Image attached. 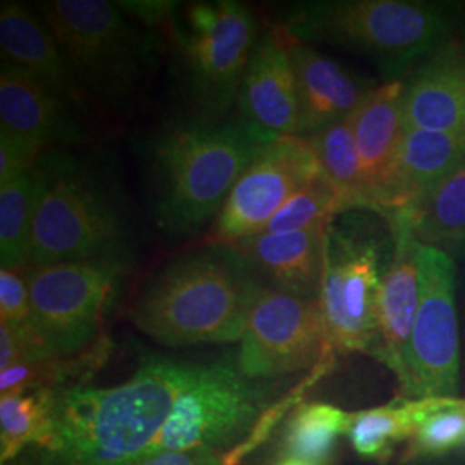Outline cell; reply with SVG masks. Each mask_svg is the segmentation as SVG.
<instances>
[{"instance_id":"22","label":"cell","mask_w":465,"mask_h":465,"mask_svg":"<svg viewBox=\"0 0 465 465\" xmlns=\"http://www.w3.org/2000/svg\"><path fill=\"white\" fill-rule=\"evenodd\" d=\"M464 163L465 132L405 128L386 195L384 216L412 211L436 184Z\"/></svg>"},{"instance_id":"34","label":"cell","mask_w":465,"mask_h":465,"mask_svg":"<svg viewBox=\"0 0 465 465\" xmlns=\"http://www.w3.org/2000/svg\"><path fill=\"white\" fill-rule=\"evenodd\" d=\"M26 362L28 355L21 336L9 324L0 322V371Z\"/></svg>"},{"instance_id":"21","label":"cell","mask_w":465,"mask_h":465,"mask_svg":"<svg viewBox=\"0 0 465 465\" xmlns=\"http://www.w3.org/2000/svg\"><path fill=\"white\" fill-rule=\"evenodd\" d=\"M403 82H388L367 95L351 116L371 209L384 214L391 174L405 134L401 113Z\"/></svg>"},{"instance_id":"23","label":"cell","mask_w":465,"mask_h":465,"mask_svg":"<svg viewBox=\"0 0 465 465\" xmlns=\"http://www.w3.org/2000/svg\"><path fill=\"white\" fill-rule=\"evenodd\" d=\"M412 224L420 245L465 257V163L409 213H399Z\"/></svg>"},{"instance_id":"5","label":"cell","mask_w":465,"mask_h":465,"mask_svg":"<svg viewBox=\"0 0 465 465\" xmlns=\"http://www.w3.org/2000/svg\"><path fill=\"white\" fill-rule=\"evenodd\" d=\"M280 26L305 44H331L372 59L390 82L450 44L453 21L438 5L400 0L297 4Z\"/></svg>"},{"instance_id":"25","label":"cell","mask_w":465,"mask_h":465,"mask_svg":"<svg viewBox=\"0 0 465 465\" xmlns=\"http://www.w3.org/2000/svg\"><path fill=\"white\" fill-rule=\"evenodd\" d=\"M350 412L330 403L299 405L284 424L280 457L311 465H328L341 434L349 431Z\"/></svg>"},{"instance_id":"31","label":"cell","mask_w":465,"mask_h":465,"mask_svg":"<svg viewBox=\"0 0 465 465\" xmlns=\"http://www.w3.org/2000/svg\"><path fill=\"white\" fill-rule=\"evenodd\" d=\"M0 322L16 330L32 328L30 288L21 269H0Z\"/></svg>"},{"instance_id":"9","label":"cell","mask_w":465,"mask_h":465,"mask_svg":"<svg viewBox=\"0 0 465 465\" xmlns=\"http://www.w3.org/2000/svg\"><path fill=\"white\" fill-rule=\"evenodd\" d=\"M126 262L82 261L25 269L32 330L50 359L80 355L99 334Z\"/></svg>"},{"instance_id":"19","label":"cell","mask_w":465,"mask_h":465,"mask_svg":"<svg viewBox=\"0 0 465 465\" xmlns=\"http://www.w3.org/2000/svg\"><path fill=\"white\" fill-rule=\"evenodd\" d=\"M0 54L2 64L19 67L74 109H84L82 88L67 66L49 25L44 17L19 2L0 5Z\"/></svg>"},{"instance_id":"29","label":"cell","mask_w":465,"mask_h":465,"mask_svg":"<svg viewBox=\"0 0 465 465\" xmlns=\"http://www.w3.org/2000/svg\"><path fill=\"white\" fill-rule=\"evenodd\" d=\"M349 211L351 209L347 200L321 171L314 180L286 200L269 221L264 232H303L319 226H331L334 217Z\"/></svg>"},{"instance_id":"2","label":"cell","mask_w":465,"mask_h":465,"mask_svg":"<svg viewBox=\"0 0 465 465\" xmlns=\"http://www.w3.org/2000/svg\"><path fill=\"white\" fill-rule=\"evenodd\" d=\"M269 143L242 117L161 126L145 153L155 226L169 236H192L214 224L242 173Z\"/></svg>"},{"instance_id":"14","label":"cell","mask_w":465,"mask_h":465,"mask_svg":"<svg viewBox=\"0 0 465 465\" xmlns=\"http://www.w3.org/2000/svg\"><path fill=\"white\" fill-rule=\"evenodd\" d=\"M393 232V253L382 271L380 290V334L374 355L390 367L403 395L409 390V347L419 309V240L403 214L388 217Z\"/></svg>"},{"instance_id":"8","label":"cell","mask_w":465,"mask_h":465,"mask_svg":"<svg viewBox=\"0 0 465 465\" xmlns=\"http://www.w3.org/2000/svg\"><path fill=\"white\" fill-rule=\"evenodd\" d=\"M272 386L250 380L236 355L200 362L180 393L149 455L159 451H209L230 457L242 449L271 409ZM147 455V457H149Z\"/></svg>"},{"instance_id":"13","label":"cell","mask_w":465,"mask_h":465,"mask_svg":"<svg viewBox=\"0 0 465 465\" xmlns=\"http://www.w3.org/2000/svg\"><path fill=\"white\" fill-rule=\"evenodd\" d=\"M321 173L307 138L282 136L250 163L213 224L214 243L230 245L264 232L269 221L302 186Z\"/></svg>"},{"instance_id":"16","label":"cell","mask_w":465,"mask_h":465,"mask_svg":"<svg viewBox=\"0 0 465 465\" xmlns=\"http://www.w3.org/2000/svg\"><path fill=\"white\" fill-rule=\"evenodd\" d=\"M278 28L297 80L300 138H309L353 116L374 86L319 54L311 44Z\"/></svg>"},{"instance_id":"18","label":"cell","mask_w":465,"mask_h":465,"mask_svg":"<svg viewBox=\"0 0 465 465\" xmlns=\"http://www.w3.org/2000/svg\"><path fill=\"white\" fill-rule=\"evenodd\" d=\"M330 228L259 232L230 245L262 286L317 300Z\"/></svg>"},{"instance_id":"11","label":"cell","mask_w":465,"mask_h":465,"mask_svg":"<svg viewBox=\"0 0 465 465\" xmlns=\"http://www.w3.org/2000/svg\"><path fill=\"white\" fill-rule=\"evenodd\" d=\"M330 353L317 300L259 288L236 353L247 378L269 381L297 374L319 366Z\"/></svg>"},{"instance_id":"7","label":"cell","mask_w":465,"mask_h":465,"mask_svg":"<svg viewBox=\"0 0 465 465\" xmlns=\"http://www.w3.org/2000/svg\"><path fill=\"white\" fill-rule=\"evenodd\" d=\"M167 25L178 50L192 117L224 121L236 105L252 50L261 36L252 9L234 0L195 2L169 17Z\"/></svg>"},{"instance_id":"24","label":"cell","mask_w":465,"mask_h":465,"mask_svg":"<svg viewBox=\"0 0 465 465\" xmlns=\"http://www.w3.org/2000/svg\"><path fill=\"white\" fill-rule=\"evenodd\" d=\"M45 184L42 155L32 171L0 184V269L30 266L35 211Z\"/></svg>"},{"instance_id":"32","label":"cell","mask_w":465,"mask_h":465,"mask_svg":"<svg viewBox=\"0 0 465 465\" xmlns=\"http://www.w3.org/2000/svg\"><path fill=\"white\" fill-rule=\"evenodd\" d=\"M44 152L7 132H0V184L11 183L34 169Z\"/></svg>"},{"instance_id":"6","label":"cell","mask_w":465,"mask_h":465,"mask_svg":"<svg viewBox=\"0 0 465 465\" xmlns=\"http://www.w3.org/2000/svg\"><path fill=\"white\" fill-rule=\"evenodd\" d=\"M86 102L117 111L145 82L155 40L119 2L50 0L36 5Z\"/></svg>"},{"instance_id":"35","label":"cell","mask_w":465,"mask_h":465,"mask_svg":"<svg viewBox=\"0 0 465 465\" xmlns=\"http://www.w3.org/2000/svg\"><path fill=\"white\" fill-rule=\"evenodd\" d=\"M280 465H311L305 464V462H299V460H282Z\"/></svg>"},{"instance_id":"27","label":"cell","mask_w":465,"mask_h":465,"mask_svg":"<svg viewBox=\"0 0 465 465\" xmlns=\"http://www.w3.org/2000/svg\"><path fill=\"white\" fill-rule=\"evenodd\" d=\"M61 390L36 388L0 397V457L15 459L28 445L45 447Z\"/></svg>"},{"instance_id":"17","label":"cell","mask_w":465,"mask_h":465,"mask_svg":"<svg viewBox=\"0 0 465 465\" xmlns=\"http://www.w3.org/2000/svg\"><path fill=\"white\" fill-rule=\"evenodd\" d=\"M0 132L15 134L42 152L84 140L76 109L19 67H0Z\"/></svg>"},{"instance_id":"20","label":"cell","mask_w":465,"mask_h":465,"mask_svg":"<svg viewBox=\"0 0 465 465\" xmlns=\"http://www.w3.org/2000/svg\"><path fill=\"white\" fill-rule=\"evenodd\" d=\"M409 130L465 132V54L450 42L417 67L401 95Z\"/></svg>"},{"instance_id":"3","label":"cell","mask_w":465,"mask_h":465,"mask_svg":"<svg viewBox=\"0 0 465 465\" xmlns=\"http://www.w3.org/2000/svg\"><path fill=\"white\" fill-rule=\"evenodd\" d=\"M261 286L232 245L213 243L161 267L134 302L132 319L167 347L240 341Z\"/></svg>"},{"instance_id":"30","label":"cell","mask_w":465,"mask_h":465,"mask_svg":"<svg viewBox=\"0 0 465 465\" xmlns=\"http://www.w3.org/2000/svg\"><path fill=\"white\" fill-rule=\"evenodd\" d=\"M465 440V400L431 399V409L411 438L407 457H438Z\"/></svg>"},{"instance_id":"15","label":"cell","mask_w":465,"mask_h":465,"mask_svg":"<svg viewBox=\"0 0 465 465\" xmlns=\"http://www.w3.org/2000/svg\"><path fill=\"white\" fill-rule=\"evenodd\" d=\"M236 107L267 142L299 136L297 80L278 26L261 34L252 50Z\"/></svg>"},{"instance_id":"1","label":"cell","mask_w":465,"mask_h":465,"mask_svg":"<svg viewBox=\"0 0 465 465\" xmlns=\"http://www.w3.org/2000/svg\"><path fill=\"white\" fill-rule=\"evenodd\" d=\"M200 362L149 359L128 381L57 395L44 450L57 465H134L149 455Z\"/></svg>"},{"instance_id":"10","label":"cell","mask_w":465,"mask_h":465,"mask_svg":"<svg viewBox=\"0 0 465 465\" xmlns=\"http://www.w3.org/2000/svg\"><path fill=\"white\" fill-rule=\"evenodd\" d=\"M381 276L378 245L331 224L317 297L331 351H376Z\"/></svg>"},{"instance_id":"28","label":"cell","mask_w":465,"mask_h":465,"mask_svg":"<svg viewBox=\"0 0 465 465\" xmlns=\"http://www.w3.org/2000/svg\"><path fill=\"white\" fill-rule=\"evenodd\" d=\"M307 140L316 152L322 174L347 200L350 209H371L351 117L309 136Z\"/></svg>"},{"instance_id":"33","label":"cell","mask_w":465,"mask_h":465,"mask_svg":"<svg viewBox=\"0 0 465 465\" xmlns=\"http://www.w3.org/2000/svg\"><path fill=\"white\" fill-rule=\"evenodd\" d=\"M134 465H226L224 457L209 451H159Z\"/></svg>"},{"instance_id":"12","label":"cell","mask_w":465,"mask_h":465,"mask_svg":"<svg viewBox=\"0 0 465 465\" xmlns=\"http://www.w3.org/2000/svg\"><path fill=\"white\" fill-rule=\"evenodd\" d=\"M419 282V309L409 347V390L405 397L455 399L460 359L453 259L441 250L420 245Z\"/></svg>"},{"instance_id":"26","label":"cell","mask_w":465,"mask_h":465,"mask_svg":"<svg viewBox=\"0 0 465 465\" xmlns=\"http://www.w3.org/2000/svg\"><path fill=\"white\" fill-rule=\"evenodd\" d=\"M430 409L431 400H411L401 405L353 412L347 431L350 443L361 457L384 460L400 441L412 438Z\"/></svg>"},{"instance_id":"4","label":"cell","mask_w":465,"mask_h":465,"mask_svg":"<svg viewBox=\"0 0 465 465\" xmlns=\"http://www.w3.org/2000/svg\"><path fill=\"white\" fill-rule=\"evenodd\" d=\"M45 184L35 211L30 266L126 262L130 226L104 174L61 152H44Z\"/></svg>"}]
</instances>
